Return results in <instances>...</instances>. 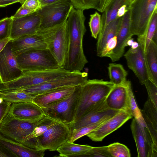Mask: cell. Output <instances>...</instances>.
<instances>
[{"label": "cell", "instance_id": "cell-10", "mask_svg": "<svg viewBox=\"0 0 157 157\" xmlns=\"http://www.w3.org/2000/svg\"><path fill=\"white\" fill-rule=\"evenodd\" d=\"M80 85L77 86L73 92L68 97L55 104L42 108L44 114L68 125L73 123L78 103Z\"/></svg>", "mask_w": 157, "mask_h": 157}, {"label": "cell", "instance_id": "cell-21", "mask_svg": "<svg viewBox=\"0 0 157 157\" xmlns=\"http://www.w3.org/2000/svg\"><path fill=\"white\" fill-rule=\"evenodd\" d=\"M46 48L47 46L43 38L37 32L12 40V50L16 56L27 51Z\"/></svg>", "mask_w": 157, "mask_h": 157}, {"label": "cell", "instance_id": "cell-25", "mask_svg": "<svg viewBox=\"0 0 157 157\" xmlns=\"http://www.w3.org/2000/svg\"><path fill=\"white\" fill-rule=\"evenodd\" d=\"M0 144L13 153L16 157H43V150H38L27 147L0 135Z\"/></svg>", "mask_w": 157, "mask_h": 157}, {"label": "cell", "instance_id": "cell-50", "mask_svg": "<svg viewBox=\"0 0 157 157\" xmlns=\"http://www.w3.org/2000/svg\"><path fill=\"white\" fill-rule=\"evenodd\" d=\"M139 45L138 43L136 42H134L131 46V48L135 49L137 48Z\"/></svg>", "mask_w": 157, "mask_h": 157}, {"label": "cell", "instance_id": "cell-22", "mask_svg": "<svg viewBox=\"0 0 157 157\" xmlns=\"http://www.w3.org/2000/svg\"><path fill=\"white\" fill-rule=\"evenodd\" d=\"M126 84L115 85L109 94L105 99L109 108L117 111L125 110L130 114Z\"/></svg>", "mask_w": 157, "mask_h": 157}, {"label": "cell", "instance_id": "cell-46", "mask_svg": "<svg viewBox=\"0 0 157 157\" xmlns=\"http://www.w3.org/2000/svg\"><path fill=\"white\" fill-rule=\"evenodd\" d=\"M128 6L127 5H123L118 9L117 13V17H122L128 10Z\"/></svg>", "mask_w": 157, "mask_h": 157}, {"label": "cell", "instance_id": "cell-53", "mask_svg": "<svg viewBox=\"0 0 157 157\" xmlns=\"http://www.w3.org/2000/svg\"><path fill=\"white\" fill-rule=\"evenodd\" d=\"M3 101L4 100L2 98L0 97V104L2 103Z\"/></svg>", "mask_w": 157, "mask_h": 157}, {"label": "cell", "instance_id": "cell-3", "mask_svg": "<svg viewBox=\"0 0 157 157\" xmlns=\"http://www.w3.org/2000/svg\"><path fill=\"white\" fill-rule=\"evenodd\" d=\"M45 115L35 120H23L13 118L8 113L0 125V135L31 148L30 135Z\"/></svg>", "mask_w": 157, "mask_h": 157}, {"label": "cell", "instance_id": "cell-17", "mask_svg": "<svg viewBox=\"0 0 157 157\" xmlns=\"http://www.w3.org/2000/svg\"><path fill=\"white\" fill-rule=\"evenodd\" d=\"M132 35L131 32L130 11L128 10L122 17L117 36V42L115 48L106 56L112 62L118 61L123 55L128 41Z\"/></svg>", "mask_w": 157, "mask_h": 157}, {"label": "cell", "instance_id": "cell-1", "mask_svg": "<svg viewBox=\"0 0 157 157\" xmlns=\"http://www.w3.org/2000/svg\"><path fill=\"white\" fill-rule=\"evenodd\" d=\"M85 19L83 10L73 7L66 21L68 43L63 68L70 72L81 71L88 62L83 47Z\"/></svg>", "mask_w": 157, "mask_h": 157}, {"label": "cell", "instance_id": "cell-36", "mask_svg": "<svg viewBox=\"0 0 157 157\" xmlns=\"http://www.w3.org/2000/svg\"><path fill=\"white\" fill-rule=\"evenodd\" d=\"M101 15L98 12L90 15L89 22L91 36L95 39L98 38L101 28Z\"/></svg>", "mask_w": 157, "mask_h": 157}, {"label": "cell", "instance_id": "cell-48", "mask_svg": "<svg viewBox=\"0 0 157 157\" xmlns=\"http://www.w3.org/2000/svg\"><path fill=\"white\" fill-rule=\"evenodd\" d=\"M11 40L10 38H7L0 40V52L3 49L8 42Z\"/></svg>", "mask_w": 157, "mask_h": 157}, {"label": "cell", "instance_id": "cell-52", "mask_svg": "<svg viewBox=\"0 0 157 157\" xmlns=\"http://www.w3.org/2000/svg\"><path fill=\"white\" fill-rule=\"evenodd\" d=\"M135 0H128L129 3V5L131 4Z\"/></svg>", "mask_w": 157, "mask_h": 157}, {"label": "cell", "instance_id": "cell-19", "mask_svg": "<svg viewBox=\"0 0 157 157\" xmlns=\"http://www.w3.org/2000/svg\"><path fill=\"white\" fill-rule=\"evenodd\" d=\"M119 111L109 108L105 101L77 121L69 124L71 131L73 129L99 123L114 116Z\"/></svg>", "mask_w": 157, "mask_h": 157}, {"label": "cell", "instance_id": "cell-27", "mask_svg": "<svg viewBox=\"0 0 157 157\" xmlns=\"http://www.w3.org/2000/svg\"><path fill=\"white\" fill-rule=\"evenodd\" d=\"M93 147L87 145L74 144L69 141L60 147L57 150L59 156L64 157H82Z\"/></svg>", "mask_w": 157, "mask_h": 157}, {"label": "cell", "instance_id": "cell-29", "mask_svg": "<svg viewBox=\"0 0 157 157\" xmlns=\"http://www.w3.org/2000/svg\"><path fill=\"white\" fill-rule=\"evenodd\" d=\"M157 10L153 13L149 25L144 34L138 36L137 42L144 53L155 35L157 34Z\"/></svg>", "mask_w": 157, "mask_h": 157}, {"label": "cell", "instance_id": "cell-37", "mask_svg": "<svg viewBox=\"0 0 157 157\" xmlns=\"http://www.w3.org/2000/svg\"><path fill=\"white\" fill-rule=\"evenodd\" d=\"M76 9L84 10L90 9H96L100 0H70Z\"/></svg>", "mask_w": 157, "mask_h": 157}, {"label": "cell", "instance_id": "cell-44", "mask_svg": "<svg viewBox=\"0 0 157 157\" xmlns=\"http://www.w3.org/2000/svg\"><path fill=\"white\" fill-rule=\"evenodd\" d=\"M0 157H16L13 153L0 144Z\"/></svg>", "mask_w": 157, "mask_h": 157}, {"label": "cell", "instance_id": "cell-45", "mask_svg": "<svg viewBox=\"0 0 157 157\" xmlns=\"http://www.w3.org/2000/svg\"><path fill=\"white\" fill-rule=\"evenodd\" d=\"M112 0H100L98 5L96 9L102 13L109 4Z\"/></svg>", "mask_w": 157, "mask_h": 157}, {"label": "cell", "instance_id": "cell-26", "mask_svg": "<svg viewBox=\"0 0 157 157\" xmlns=\"http://www.w3.org/2000/svg\"><path fill=\"white\" fill-rule=\"evenodd\" d=\"M144 56L149 79L157 85V43L152 40Z\"/></svg>", "mask_w": 157, "mask_h": 157}, {"label": "cell", "instance_id": "cell-43", "mask_svg": "<svg viewBox=\"0 0 157 157\" xmlns=\"http://www.w3.org/2000/svg\"><path fill=\"white\" fill-rule=\"evenodd\" d=\"M35 12V11L23 8L21 6L15 13L12 16L15 18H20L27 15Z\"/></svg>", "mask_w": 157, "mask_h": 157}, {"label": "cell", "instance_id": "cell-20", "mask_svg": "<svg viewBox=\"0 0 157 157\" xmlns=\"http://www.w3.org/2000/svg\"><path fill=\"white\" fill-rule=\"evenodd\" d=\"M8 113L13 118L23 120H35L45 115L42 108L33 102L13 103Z\"/></svg>", "mask_w": 157, "mask_h": 157}, {"label": "cell", "instance_id": "cell-28", "mask_svg": "<svg viewBox=\"0 0 157 157\" xmlns=\"http://www.w3.org/2000/svg\"><path fill=\"white\" fill-rule=\"evenodd\" d=\"M129 6L128 0H112L103 13L101 18V28L99 33L111 22L117 18V13L119 8L123 5Z\"/></svg>", "mask_w": 157, "mask_h": 157}, {"label": "cell", "instance_id": "cell-32", "mask_svg": "<svg viewBox=\"0 0 157 157\" xmlns=\"http://www.w3.org/2000/svg\"><path fill=\"white\" fill-rule=\"evenodd\" d=\"M126 87L128 93L130 113L140 126L146 127L140 109L138 108L135 101L132 91L131 83L129 80L127 81Z\"/></svg>", "mask_w": 157, "mask_h": 157}, {"label": "cell", "instance_id": "cell-7", "mask_svg": "<svg viewBox=\"0 0 157 157\" xmlns=\"http://www.w3.org/2000/svg\"><path fill=\"white\" fill-rule=\"evenodd\" d=\"M157 0H135L128 8L130 11L131 32L137 36L144 34L157 10Z\"/></svg>", "mask_w": 157, "mask_h": 157}, {"label": "cell", "instance_id": "cell-16", "mask_svg": "<svg viewBox=\"0 0 157 157\" xmlns=\"http://www.w3.org/2000/svg\"><path fill=\"white\" fill-rule=\"evenodd\" d=\"M40 18L36 11L20 18L12 16L9 37L13 40L24 35L35 33L40 29Z\"/></svg>", "mask_w": 157, "mask_h": 157}, {"label": "cell", "instance_id": "cell-12", "mask_svg": "<svg viewBox=\"0 0 157 157\" xmlns=\"http://www.w3.org/2000/svg\"><path fill=\"white\" fill-rule=\"evenodd\" d=\"M23 71L19 67L12 50L10 40L0 52V82L13 81L20 77Z\"/></svg>", "mask_w": 157, "mask_h": 157}, {"label": "cell", "instance_id": "cell-38", "mask_svg": "<svg viewBox=\"0 0 157 157\" xmlns=\"http://www.w3.org/2000/svg\"><path fill=\"white\" fill-rule=\"evenodd\" d=\"M12 21V16L0 20V40L9 37Z\"/></svg>", "mask_w": 157, "mask_h": 157}, {"label": "cell", "instance_id": "cell-15", "mask_svg": "<svg viewBox=\"0 0 157 157\" xmlns=\"http://www.w3.org/2000/svg\"><path fill=\"white\" fill-rule=\"evenodd\" d=\"M132 117L127 111H120L86 136L93 141H101L105 137L120 128Z\"/></svg>", "mask_w": 157, "mask_h": 157}, {"label": "cell", "instance_id": "cell-49", "mask_svg": "<svg viewBox=\"0 0 157 157\" xmlns=\"http://www.w3.org/2000/svg\"><path fill=\"white\" fill-rule=\"evenodd\" d=\"M41 6L54 3L61 0H39Z\"/></svg>", "mask_w": 157, "mask_h": 157}, {"label": "cell", "instance_id": "cell-5", "mask_svg": "<svg viewBox=\"0 0 157 157\" xmlns=\"http://www.w3.org/2000/svg\"><path fill=\"white\" fill-rule=\"evenodd\" d=\"M70 72L63 68L50 70L25 71L18 78L4 83L0 82V91L22 89L36 85L66 75Z\"/></svg>", "mask_w": 157, "mask_h": 157}, {"label": "cell", "instance_id": "cell-6", "mask_svg": "<svg viewBox=\"0 0 157 157\" xmlns=\"http://www.w3.org/2000/svg\"><path fill=\"white\" fill-rule=\"evenodd\" d=\"M19 67L23 71H43L60 68L48 48L27 51L16 56Z\"/></svg>", "mask_w": 157, "mask_h": 157}, {"label": "cell", "instance_id": "cell-11", "mask_svg": "<svg viewBox=\"0 0 157 157\" xmlns=\"http://www.w3.org/2000/svg\"><path fill=\"white\" fill-rule=\"evenodd\" d=\"M71 133L68 124L59 122L35 139V149L57 151L69 140Z\"/></svg>", "mask_w": 157, "mask_h": 157}, {"label": "cell", "instance_id": "cell-47", "mask_svg": "<svg viewBox=\"0 0 157 157\" xmlns=\"http://www.w3.org/2000/svg\"><path fill=\"white\" fill-rule=\"evenodd\" d=\"M18 2H20L19 0H0V7H4Z\"/></svg>", "mask_w": 157, "mask_h": 157}, {"label": "cell", "instance_id": "cell-14", "mask_svg": "<svg viewBox=\"0 0 157 157\" xmlns=\"http://www.w3.org/2000/svg\"><path fill=\"white\" fill-rule=\"evenodd\" d=\"M122 17L116 18L99 34L96 44L97 54L98 56L106 57L115 47Z\"/></svg>", "mask_w": 157, "mask_h": 157}, {"label": "cell", "instance_id": "cell-31", "mask_svg": "<svg viewBox=\"0 0 157 157\" xmlns=\"http://www.w3.org/2000/svg\"><path fill=\"white\" fill-rule=\"evenodd\" d=\"M36 95L22 92L12 91H0V97L4 101L12 104L24 102H33Z\"/></svg>", "mask_w": 157, "mask_h": 157}, {"label": "cell", "instance_id": "cell-23", "mask_svg": "<svg viewBox=\"0 0 157 157\" xmlns=\"http://www.w3.org/2000/svg\"><path fill=\"white\" fill-rule=\"evenodd\" d=\"M77 86L63 88L38 94L34 97L33 102L42 108H45L70 95Z\"/></svg>", "mask_w": 157, "mask_h": 157}, {"label": "cell", "instance_id": "cell-35", "mask_svg": "<svg viewBox=\"0 0 157 157\" xmlns=\"http://www.w3.org/2000/svg\"><path fill=\"white\" fill-rule=\"evenodd\" d=\"M107 147L111 157H131L129 150L123 144L118 142L114 143L107 146Z\"/></svg>", "mask_w": 157, "mask_h": 157}, {"label": "cell", "instance_id": "cell-51", "mask_svg": "<svg viewBox=\"0 0 157 157\" xmlns=\"http://www.w3.org/2000/svg\"><path fill=\"white\" fill-rule=\"evenodd\" d=\"M134 41L133 39L131 38L128 41L127 43V46H131L132 44L133 43Z\"/></svg>", "mask_w": 157, "mask_h": 157}, {"label": "cell", "instance_id": "cell-33", "mask_svg": "<svg viewBox=\"0 0 157 157\" xmlns=\"http://www.w3.org/2000/svg\"><path fill=\"white\" fill-rule=\"evenodd\" d=\"M59 121L45 115L39 122L30 135L32 148L35 149V139Z\"/></svg>", "mask_w": 157, "mask_h": 157}, {"label": "cell", "instance_id": "cell-40", "mask_svg": "<svg viewBox=\"0 0 157 157\" xmlns=\"http://www.w3.org/2000/svg\"><path fill=\"white\" fill-rule=\"evenodd\" d=\"M82 157H111L107 149V146L93 147Z\"/></svg>", "mask_w": 157, "mask_h": 157}, {"label": "cell", "instance_id": "cell-8", "mask_svg": "<svg viewBox=\"0 0 157 157\" xmlns=\"http://www.w3.org/2000/svg\"><path fill=\"white\" fill-rule=\"evenodd\" d=\"M88 73L87 72H72L66 75L54 78L40 84L9 90L22 92L36 95L56 89L82 85L88 80Z\"/></svg>", "mask_w": 157, "mask_h": 157}, {"label": "cell", "instance_id": "cell-30", "mask_svg": "<svg viewBox=\"0 0 157 157\" xmlns=\"http://www.w3.org/2000/svg\"><path fill=\"white\" fill-rule=\"evenodd\" d=\"M108 70L109 81L116 85H124L127 83L128 72L121 64L110 63Z\"/></svg>", "mask_w": 157, "mask_h": 157}, {"label": "cell", "instance_id": "cell-34", "mask_svg": "<svg viewBox=\"0 0 157 157\" xmlns=\"http://www.w3.org/2000/svg\"><path fill=\"white\" fill-rule=\"evenodd\" d=\"M108 119L104 120L96 124L83 126L71 130L70 139L69 141L73 143L78 139L86 135L100 126Z\"/></svg>", "mask_w": 157, "mask_h": 157}, {"label": "cell", "instance_id": "cell-41", "mask_svg": "<svg viewBox=\"0 0 157 157\" xmlns=\"http://www.w3.org/2000/svg\"><path fill=\"white\" fill-rule=\"evenodd\" d=\"M21 3L23 8L35 11L41 6L39 0H25Z\"/></svg>", "mask_w": 157, "mask_h": 157}, {"label": "cell", "instance_id": "cell-39", "mask_svg": "<svg viewBox=\"0 0 157 157\" xmlns=\"http://www.w3.org/2000/svg\"><path fill=\"white\" fill-rule=\"evenodd\" d=\"M147 90L148 98L156 106H157V85L152 82L149 79L144 83Z\"/></svg>", "mask_w": 157, "mask_h": 157}, {"label": "cell", "instance_id": "cell-4", "mask_svg": "<svg viewBox=\"0 0 157 157\" xmlns=\"http://www.w3.org/2000/svg\"><path fill=\"white\" fill-rule=\"evenodd\" d=\"M36 32L43 38L47 48L57 62L59 67L63 68L68 43L66 22L52 27L39 29Z\"/></svg>", "mask_w": 157, "mask_h": 157}, {"label": "cell", "instance_id": "cell-13", "mask_svg": "<svg viewBox=\"0 0 157 157\" xmlns=\"http://www.w3.org/2000/svg\"><path fill=\"white\" fill-rule=\"evenodd\" d=\"M131 129L135 141L138 157H157V145L153 141L147 129L140 125L134 118Z\"/></svg>", "mask_w": 157, "mask_h": 157}, {"label": "cell", "instance_id": "cell-24", "mask_svg": "<svg viewBox=\"0 0 157 157\" xmlns=\"http://www.w3.org/2000/svg\"><path fill=\"white\" fill-rule=\"evenodd\" d=\"M140 111L145 127L154 142L157 145V106L148 98Z\"/></svg>", "mask_w": 157, "mask_h": 157}, {"label": "cell", "instance_id": "cell-9", "mask_svg": "<svg viewBox=\"0 0 157 157\" xmlns=\"http://www.w3.org/2000/svg\"><path fill=\"white\" fill-rule=\"evenodd\" d=\"M73 7L70 0H61L41 6L36 11L40 20V29L50 28L64 23Z\"/></svg>", "mask_w": 157, "mask_h": 157}, {"label": "cell", "instance_id": "cell-18", "mask_svg": "<svg viewBox=\"0 0 157 157\" xmlns=\"http://www.w3.org/2000/svg\"><path fill=\"white\" fill-rule=\"evenodd\" d=\"M127 66L143 84L149 79V76L144 56V52L139 45L136 48H131L124 55Z\"/></svg>", "mask_w": 157, "mask_h": 157}, {"label": "cell", "instance_id": "cell-42", "mask_svg": "<svg viewBox=\"0 0 157 157\" xmlns=\"http://www.w3.org/2000/svg\"><path fill=\"white\" fill-rule=\"evenodd\" d=\"M11 103L4 101L0 104V125L8 113Z\"/></svg>", "mask_w": 157, "mask_h": 157}, {"label": "cell", "instance_id": "cell-2", "mask_svg": "<svg viewBox=\"0 0 157 157\" xmlns=\"http://www.w3.org/2000/svg\"><path fill=\"white\" fill-rule=\"evenodd\" d=\"M115 85L109 81L96 79H88L81 85L74 122L104 102Z\"/></svg>", "mask_w": 157, "mask_h": 157}]
</instances>
